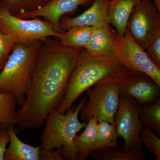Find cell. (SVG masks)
I'll return each mask as SVG.
<instances>
[{
	"mask_svg": "<svg viewBox=\"0 0 160 160\" xmlns=\"http://www.w3.org/2000/svg\"><path fill=\"white\" fill-rule=\"evenodd\" d=\"M82 49L63 46L50 38L42 42L30 90L16 111L18 130L39 127L52 110L58 109Z\"/></svg>",
	"mask_w": 160,
	"mask_h": 160,
	"instance_id": "obj_1",
	"label": "cell"
},
{
	"mask_svg": "<svg viewBox=\"0 0 160 160\" xmlns=\"http://www.w3.org/2000/svg\"><path fill=\"white\" fill-rule=\"evenodd\" d=\"M129 71L118 61L112 53L92 57L83 48L72 72L66 95L58 111L65 113L84 92L104 80L118 82Z\"/></svg>",
	"mask_w": 160,
	"mask_h": 160,
	"instance_id": "obj_2",
	"label": "cell"
},
{
	"mask_svg": "<svg viewBox=\"0 0 160 160\" xmlns=\"http://www.w3.org/2000/svg\"><path fill=\"white\" fill-rule=\"evenodd\" d=\"M42 42L17 44L0 72V93L9 92L22 106L29 93Z\"/></svg>",
	"mask_w": 160,
	"mask_h": 160,
	"instance_id": "obj_3",
	"label": "cell"
},
{
	"mask_svg": "<svg viewBox=\"0 0 160 160\" xmlns=\"http://www.w3.org/2000/svg\"><path fill=\"white\" fill-rule=\"evenodd\" d=\"M86 98L81 100L77 106L66 111V114L57 109L52 110L46 118V125L40 138L41 149L46 150L61 149L65 160H78V152L73 139L87 122L81 123L78 116Z\"/></svg>",
	"mask_w": 160,
	"mask_h": 160,
	"instance_id": "obj_4",
	"label": "cell"
},
{
	"mask_svg": "<svg viewBox=\"0 0 160 160\" xmlns=\"http://www.w3.org/2000/svg\"><path fill=\"white\" fill-rule=\"evenodd\" d=\"M0 31L15 45H29L37 41L46 42L48 38H60L62 32L57 31L51 23L39 18L24 19L11 14L0 5Z\"/></svg>",
	"mask_w": 160,
	"mask_h": 160,
	"instance_id": "obj_5",
	"label": "cell"
},
{
	"mask_svg": "<svg viewBox=\"0 0 160 160\" xmlns=\"http://www.w3.org/2000/svg\"><path fill=\"white\" fill-rule=\"evenodd\" d=\"M89 100L83 104L80 119L87 122L94 118L98 122L105 121L115 126L114 117L119 104V88L117 81H102L86 90Z\"/></svg>",
	"mask_w": 160,
	"mask_h": 160,
	"instance_id": "obj_6",
	"label": "cell"
},
{
	"mask_svg": "<svg viewBox=\"0 0 160 160\" xmlns=\"http://www.w3.org/2000/svg\"><path fill=\"white\" fill-rule=\"evenodd\" d=\"M114 46L112 53L120 64L131 72L148 75L160 86V68L150 60L145 50L136 43L126 28L123 36L113 30Z\"/></svg>",
	"mask_w": 160,
	"mask_h": 160,
	"instance_id": "obj_7",
	"label": "cell"
},
{
	"mask_svg": "<svg viewBox=\"0 0 160 160\" xmlns=\"http://www.w3.org/2000/svg\"><path fill=\"white\" fill-rule=\"evenodd\" d=\"M142 106L129 96H120L119 104L114 117L117 132L125 143L122 151L142 150L141 132L143 125L140 120Z\"/></svg>",
	"mask_w": 160,
	"mask_h": 160,
	"instance_id": "obj_8",
	"label": "cell"
},
{
	"mask_svg": "<svg viewBox=\"0 0 160 160\" xmlns=\"http://www.w3.org/2000/svg\"><path fill=\"white\" fill-rule=\"evenodd\" d=\"M127 29L144 50L160 33V12L152 0H141L132 12Z\"/></svg>",
	"mask_w": 160,
	"mask_h": 160,
	"instance_id": "obj_9",
	"label": "cell"
},
{
	"mask_svg": "<svg viewBox=\"0 0 160 160\" xmlns=\"http://www.w3.org/2000/svg\"><path fill=\"white\" fill-rule=\"evenodd\" d=\"M120 96H129L142 106H148L159 98L160 86L148 75L129 72L118 82Z\"/></svg>",
	"mask_w": 160,
	"mask_h": 160,
	"instance_id": "obj_10",
	"label": "cell"
},
{
	"mask_svg": "<svg viewBox=\"0 0 160 160\" xmlns=\"http://www.w3.org/2000/svg\"><path fill=\"white\" fill-rule=\"evenodd\" d=\"M93 0H49L41 8L31 12L19 13L16 16L24 19L43 18L51 23L55 29L62 32L60 29V20L63 15L76 10L79 6L87 5ZM94 1V0H93Z\"/></svg>",
	"mask_w": 160,
	"mask_h": 160,
	"instance_id": "obj_11",
	"label": "cell"
},
{
	"mask_svg": "<svg viewBox=\"0 0 160 160\" xmlns=\"http://www.w3.org/2000/svg\"><path fill=\"white\" fill-rule=\"evenodd\" d=\"M109 0H94L91 7L76 17L63 15L60 20V29L66 31L70 27L77 26L91 27L109 24L108 9Z\"/></svg>",
	"mask_w": 160,
	"mask_h": 160,
	"instance_id": "obj_12",
	"label": "cell"
},
{
	"mask_svg": "<svg viewBox=\"0 0 160 160\" xmlns=\"http://www.w3.org/2000/svg\"><path fill=\"white\" fill-rule=\"evenodd\" d=\"M113 29L109 24L93 27L89 42L85 49L92 57H101L112 53L114 46Z\"/></svg>",
	"mask_w": 160,
	"mask_h": 160,
	"instance_id": "obj_13",
	"label": "cell"
},
{
	"mask_svg": "<svg viewBox=\"0 0 160 160\" xmlns=\"http://www.w3.org/2000/svg\"><path fill=\"white\" fill-rule=\"evenodd\" d=\"M141 0H111L109 1L108 18L109 24L116 29L120 36H123L132 12Z\"/></svg>",
	"mask_w": 160,
	"mask_h": 160,
	"instance_id": "obj_14",
	"label": "cell"
},
{
	"mask_svg": "<svg viewBox=\"0 0 160 160\" xmlns=\"http://www.w3.org/2000/svg\"><path fill=\"white\" fill-rule=\"evenodd\" d=\"M7 129L10 144L5 153V160H40V146L33 147L22 142L17 135L13 126H9Z\"/></svg>",
	"mask_w": 160,
	"mask_h": 160,
	"instance_id": "obj_15",
	"label": "cell"
},
{
	"mask_svg": "<svg viewBox=\"0 0 160 160\" xmlns=\"http://www.w3.org/2000/svg\"><path fill=\"white\" fill-rule=\"evenodd\" d=\"M98 122L95 118H91L87 122L84 131L75 136L73 144L78 155V160H86L94 151Z\"/></svg>",
	"mask_w": 160,
	"mask_h": 160,
	"instance_id": "obj_16",
	"label": "cell"
},
{
	"mask_svg": "<svg viewBox=\"0 0 160 160\" xmlns=\"http://www.w3.org/2000/svg\"><path fill=\"white\" fill-rule=\"evenodd\" d=\"M93 27L89 26H72L62 31L59 41L63 46L71 48H86L91 37Z\"/></svg>",
	"mask_w": 160,
	"mask_h": 160,
	"instance_id": "obj_17",
	"label": "cell"
},
{
	"mask_svg": "<svg viewBox=\"0 0 160 160\" xmlns=\"http://www.w3.org/2000/svg\"><path fill=\"white\" fill-rule=\"evenodd\" d=\"M118 137L114 125L105 121L98 122L95 150L109 147L116 149L118 146L117 140Z\"/></svg>",
	"mask_w": 160,
	"mask_h": 160,
	"instance_id": "obj_18",
	"label": "cell"
},
{
	"mask_svg": "<svg viewBox=\"0 0 160 160\" xmlns=\"http://www.w3.org/2000/svg\"><path fill=\"white\" fill-rule=\"evenodd\" d=\"M96 160H146V154L142 150L128 152L118 151L111 148L96 149L90 155Z\"/></svg>",
	"mask_w": 160,
	"mask_h": 160,
	"instance_id": "obj_19",
	"label": "cell"
},
{
	"mask_svg": "<svg viewBox=\"0 0 160 160\" xmlns=\"http://www.w3.org/2000/svg\"><path fill=\"white\" fill-rule=\"evenodd\" d=\"M17 101L9 92L0 93V125L7 128L16 125Z\"/></svg>",
	"mask_w": 160,
	"mask_h": 160,
	"instance_id": "obj_20",
	"label": "cell"
},
{
	"mask_svg": "<svg viewBox=\"0 0 160 160\" xmlns=\"http://www.w3.org/2000/svg\"><path fill=\"white\" fill-rule=\"evenodd\" d=\"M140 121L144 127L153 129L160 135V99L159 98L148 106H142Z\"/></svg>",
	"mask_w": 160,
	"mask_h": 160,
	"instance_id": "obj_21",
	"label": "cell"
},
{
	"mask_svg": "<svg viewBox=\"0 0 160 160\" xmlns=\"http://www.w3.org/2000/svg\"><path fill=\"white\" fill-rule=\"evenodd\" d=\"M49 0H2L0 5L13 15L31 12L41 8Z\"/></svg>",
	"mask_w": 160,
	"mask_h": 160,
	"instance_id": "obj_22",
	"label": "cell"
},
{
	"mask_svg": "<svg viewBox=\"0 0 160 160\" xmlns=\"http://www.w3.org/2000/svg\"><path fill=\"white\" fill-rule=\"evenodd\" d=\"M141 140L142 144L150 152L154 153L157 160H160V139L156 135L150 128L143 127L141 132Z\"/></svg>",
	"mask_w": 160,
	"mask_h": 160,
	"instance_id": "obj_23",
	"label": "cell"
},
{
	"mask_svg": "<svg viewBox=\"0 0 160 160\" xmlns=\"http://www.w3.org/2000/svg\"><path fill=\"white\" fill-rule=\"evenodd\" d=\"M16 45L0 31V70L6 64L10 52L14 49Z\"/></svg>",
	"mask_w": 160,
	"mask_h": 160,
	"instance_id": "obj_24",
	"label": "cell"
},
{
	"mask_svg": "<svg viewBox=\"0 0 160 160\" xmlns=\"http://www.w3.org/2000/svg\"><path fill=\"white\" fill-rule=\"evenodd\" d=\"M145 52L153 63L160 68V33L150 43Z\"/></svg>",
	"mask_w": 160,
	"mask_h": 160,
	"instance_id": "obj_25",
	"label": "cell"
},
{
	"mask_svg": "<svg viewBox=\"0 0 160 160\" xmlns=\"http://www.w3.org/2000/svg\"><path fill=\"white\" fill-rule=\"evenodd\" d=\"M10 139L7 128L2 127L0 128V160H5V155L7 146Z\"/></svg>",
	"mask_w": 160,
	"mask_h": 160,
	"instance_id": "obj_26",
	"label": "cell"
},
{
	"mask_svg": "<svg viewBox=\"0 0 160 160\" xmlns=\"http://www.w3.org/2000/svg\"><path fill=\"white\" fill-rule=\"evenodd\" d=\"M40 160H65L62 155L61 149L53 150H46L41 149Z\"/></svg>",
	"mask_w": 160,
	"mask_h": 160,
	"instance_id": "obj_27",
	"label": "cell"
},
{
	"mask_svg": "<svg viewBox=\"0 0 160 160\" xmlns=\"http://www.w3.org/2000/svg\"><path fill=\"white\" fill-rule=\"evenodd\" d=\"M153 2L158 9L159 11L160 12V0H153Z\"/></svg>",
	"mask_w": 160,
	"mask_h": 160,
	"instance_id": "obj_28",
	"label": "cell"
},
{
	"mask_svg": "<svg viewBox=\"0 0 160 160\" xmlns=\"http://www.w3.org/2000/svg\"><path fill=\"white\" fill-rule=\"evenodd\" d=\"M2 127V126H1V125H0V128H1V127Z\"/></svg>",
	"mask_w": 160,
	"mask_h": 160,
	"instance_id": "obj_29",
	"label": "cell"
}]
</instances>
